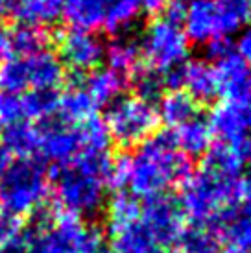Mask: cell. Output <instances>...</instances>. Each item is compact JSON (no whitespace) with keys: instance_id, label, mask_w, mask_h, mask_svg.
Listing matches in <instances>:
<instances>
[{"instance_id":"1","label":"cell","mask_w":251,"mask_h":253,"mask_svg":"<svg viewBox=\"0 0 251 253\" xmlns=\"http://www.w3.org/2000/svg\"><path fill=\"white\" fill-rule=\"evenodd\" d=\"M192 174V163L174 144L170 131L154 135L129 155L127 189L135 198H154L181 185Z\"/></svg>"},{"instance_id":"2","label":"cell","mask_w":251,"mask_h":253,"mask_svg":"<svg viewBox=\"0 0 251 253\" xmlns=\"http://www.w3.org/2000/svg\"><path fill=\"white\" fill-rule=\"evenodd\" d=\"M111 155L80 152L70 163L57 167L54 198L59 211L72 216L96 214L105 200Z\"/></svg>"},{"instance_id":"3","label":"cell","mask_w":251,"mask_h":253,"mask_svg":"<svg viewBox=\"0 0 251 253\" xmlns=\"http://www.w3.org/2000/svg\"><path fill=\"white\" fill-rule=\"evenodd\" d=\"M240 179H229L207 169L192 172L181 183L179 205L192 224L220 225L237 211Z\"/></svg>"},{"instance_id":"4","label":"cell","mask_w":251,"mask_h":253,"mask_svg":"<svg viewBox=\"0 0 251 253\" xmlns=\"http://www.w3.org/2000/svg\"><path fill=\"white\" fill-rule=\"evenodd\" d=\"M50 192V179L41 161L34 157H11L0 150V207L21 220L41 209Z\"/></svg>"},{"instance_id":"5","label":"cell","mask_w":251,"mask_h":253,"mask_svg":"<svg viewBox=\"0 0 251 253\" xmlns=\"http://www.w3.org/2000/svg\"><path fill=\"white\" fill-rule=\"evenodd\" d=\"M102 233L78 216L56 211L42 214L26 231L22 253H96Z\"/></svg>"},{"instance_id":"6","label":"cell","mask_w":251,"mask_h":253,"mask_svg":"<svg viewBox=\"0 0 251 253\" xmlns=\"http://www.w3.org/2000/svg\"><path fill=\"white\" fill-rule=\"evenodd\" d=\"M65 67L50 50L32 56H13L0 67V91L22 94L30 91H57Z\"/></svg>"},{"instance_id":"7","label":"cell","mask_w":251,"mask_h":253,"mask_svg":"<svg viewBox=\"0 0 251 253\" xmlns=\"http://www.w3.org/2000/svg\"><path fill=\"white\" fill-rule=\"evenodd\" d=\"M159 113L154 102L139 96H120L107 106L104 124L113 141L120 146H139L154 137L159 126Z\"/></svg>"},{"instance_id":"8","label":"cell","mask_w":251,"mask_h":253,"mask_svg":"<svg viewBox=\"0 0 251 253\" xmlns=\"http://www.w3.org/2000/svg\"><path fill=\"white\" fill-rule=\"evenodd\" d=\"M139 48L146 67L165 76L187 63L190 42L179 22L161 15L144 28Z\"/></svg>"},{"instance_id":"9","label":"cell","mask_w":251,"mask_h":253,"mask_svg":"<svg viewBox=\"0 0 251 253\" xmlns=\"http://www.w3.org/2000/svg\"><path fill=\"white\" fill-rule=\"evenodd\" d=\"M185 220L179 200L170 194L148 198L144 205H140V222L165 253L179 242L187 227Z\"/></svg>"},{"instance_id":"10","label":"cell","mask_w":251,"mask_h":253,"mask_svg":"<svg viewBox=\"0 0 251 253\" xmlns=\"http://www.w3.org/2000/svg\"><path fill=\"white\" fill-rule=\"evenodd\" d=\"M37 155H41L44 161L54 163L56 169L70 163L82 152L78 126H70L56 117L42 120L41 126H37Z\"/></svg>"},{"instance_id":"11","label":"cell","mask_w":251,"mask_h":253,"mask_svg":"<svg viewBox=\"0 0 251 253\" xmlns=\"http://www.w3.org/2000/svg\"><path fill=\"white\" fill-rule=\"evenodd\" d=\"M165 85L170 91L185 89L196 104H209L218 96V82L214 67L205 59H192L179 69L165 74Z\"/></svg>"},{"instance_id":"12","label":"cell","mask_w":251,"mask_h":253,"mask_svg":"<svg viewBox=\"0 0 251 253\" xmlns=\"http://www.w3.org/2000/svg\"><path fill=\"white\" fill-rule=\"evenodd\" d=\"M105 44L92 32L69 30L59 37V61L74 72H91L100 67Z\"/></svg>"},{"instance_id":"13","label":"cell","mask_w":251,"mask_h":253,"mask_svg":"<svg viewBox=\"0 0 251 253\" xmlns=\"http://www.w3.org/2000/svg\"><path fill=\"white\" fill-rule=\"evenodd\" d=\"M207 122L212 129V135L220 137L225 144H233L244 139L246 135H250L251 129L250 115L246 111L244 104L237 100L218 102L214 109L210 111Z\"/></svg>"},{"instance_id":"14","label":"cell","mask_w":251,"mask_h":253,"mask_svg":"<svg viewBox=\"0 0 251 253\" xmlns=\"http://www.w3.org/2000/svg\"><path fill=\"white\" fill-rule=\"evenodd\" d=\"M214 74L218 82V94L225 100L242 102L251 84V67L238 56L235 50L214 59Z\"/></svg>"},{"instance_id":"15","label":"cell","mask_w":251,"mask_h":253,"mask_svg":"<svg viewBox=\"0 0 251 253\" xmlns=\"http://www.w3.org/2000/svg\"><path fill=\"white\" fill-rule=\"evenodd\" d=\"M181 26L188 42L192 44L207 46L210 41L220 37L214 0H188Z\"/></svg>"},{"instance_id":"16","label":"cell","mask_w":251,"mask_h":253,"mask_svg":"<svg viewBox=\"0 0 251 253\" xmlns=\"http://www.w3.org/2000/svg\"><path fill=\"white\" fill-rule=\"evenodd\" d=\"M65 0H7L6 9L22 26H48L63 15Z\"/></svg>"},{"instance_id":"17","label":"cell","mask_w":251,"mask_h":253,"mask_svg":"<svg viewBox=\"0 0 251 253\" xmlns=\"http://www.w3.org/2000/svg\"><path fill=\"white\" fill-rule=\"evenodd\" d=\"M126 85H127V78L124 74L105 67V69H94L89 72L82 87L94 102V106L102 107L111 106L115 100H119L126 91Z\"/></svg>"},{"instance_id":"18","label":"cell","mask_w":251,"mask_h":253,"mask_svg":"<svg viewBox=\"0 0 251 253\" xmlns=\"http://www.w3.org/2000/svg\"><path fill=\"white\" fill-rule=\"evenodd\" d=\"M170 135H172L177 150L187 157L205 155L212 146V137H214L209 122L202 117H194L181 126L170 129Z\"/></svg>"},{"instance_id":"19","label":"cell","mask_w":251,"mask_h":253,"mask_svg":"<svg viewBox=\"0 0 251 253\" xmlns=\"http://www.w3.org/2000/svg\"><path fill=\"white\" fill-rule=\"evenodd\" d=\"M107 233L111 237L113 250L117 253H165L140 222V218Z\"/></svg>"},{"instance_id":"20","label":"cell","mask_w":251,"mask_h":253,"mask_svg":"<svg viewBox=\"0 0 251 253\" xmlns=\"http://www.w3.org/2000/svg\"><path fill=\"white\" fill-rule=\"evenodd\" d=\"M70 30L92 32L104 26L105 0H65L63 15Z\"/></svg>"},{"instance_id":"21","label":"cell","mask_w":251,"mask_h":253,"mask_svg":"<svg viewBox=\"0 0 251 253\" xmlns=\"http://www.w3.org/2000/svg\"><path fill=\"white\" fill-rule=\"evenodd\" d=\"M96 109L94 102L89 98V94L85 92L82 85H74L70 87L67 92L59 94L57 100V111L56 119L67 122L70 126H80L87 120L96 117Z\"/></svg>"},{"instance_id":"22","label":"cell","mask_w":251,"mask_h":253,"mask_svg":"<svg viewBox=\"0 0 251 253\" xmlns=\"http://www.w3.org/2000/svg\"><path fill=\"white\" fill-rule=\"evenodd\" d=\"M37 126L30 122H17L2 129L0 150L11 157H34L37 155Z\"/></svg>"},{"instance_id":"23","label":"cell","mask_w":251,"mask_h":253,"mask_svg":"<svg viewBox=\"0 0 251 253\" xmlns=\"http://www.w3.org/2000/svg\"><path fill=\"white\" fill-rule=\"evenodd\" d=\"M104 57L109 63V69L124 74L126 78L133 76L135 72L139 71L140 67V48L139 42L129 39V37L119 36L117 39H113L107 46H105Z\"/></svg>"},{"instance_id":"24","label":"cell","mask_w":251,"mask_h":253,"mask_svg":"<svg viewBox=\"0 0 251 253\" xmlns=\"http://www.w3.org/2000/svg\"><path fill=\"white\" fill-rule=\"evenodd\" d=\"M157 113H159V120H163L170 129H174L198 117V104L185 91L175 89L161 98Z\"/></svg>"},{"instance_id":"25","label":"cell","mask_w":251,"mask_h":253,"mask_svg":"<svg viewBox=\"0 0 251 253\" xmlns=\"http://www.w3.org/2000/svg\"><path fill=\"white\" fill-rule=\"evenodd\" d=\"M218 17V34L229 37L251 22V0H214Z\"/></svg>"},{"instance_id":"26","label":"cell","mask_w":251,"mask_h":253,"mask_svg":"<svg viewBox=\"0 0 251 253\" xmlns=\"http://www.w3.org/2000/svg\"><path fill=\"white\" fill-rule=\"evenodd\" d=\"M222 240V231L216 225L190 224L185 227L177 244L181 253H220Z\"/></svg>"},{"instance_id":"27","label":"cell","mask_w":251,"mask_h":253,"mask_svg":"<svg viewBox=\"0 0 251 253\" xmlns=\"http://www.w3.org/2000/svg\"><path fill=\"white\" fill-rule=\"evenodd\" d=\"M202 167L223 177H229V179H242V172L246 169L237 148L225 142L209 148V152L203 155Z\"/></svg>"},{"instance_id":"28","label":"cell","mask_w":251,"mask_h":253,"mask_svg":"<svg viewBox=\"0 0 251 253\" xmlns=\"http://www.w3.org/2000/svg\"><path fill=\"white\" fill-rule=\"evenodd\" d=\"M139 0H113L105 4L104 28L113 36H120L137 22L140 15Z\"/></svg>"},{"instance_id":"29","label":"cell","mask_w":251,"mask_h":253,"mask_svg":"<svg viewBox=\"0 0 251 253\" xmlns=\"http://www.w3.org/2000/svg\"><path fill=\"white\" fill-rule=\"evenodd\" d=\"M9 36H11L13 56H32L37 52L48 50L50 36L44 32V28L19 24L15 30H9Z\"/></svg>"},{"instance_id":"30","label":"cell","mask_w":251,"mask_h":253,"mask_svg":"<svg viewBox=\"0 0 251 253\" xmlns=\"http://www.w3.org/2000/svg\"><path fill=\"white\" fill-rule=\"evenodd\" d=\"M22 113L24 120H48L56 117L57 100L59 94L57 91H30L22 92Z\"/></svg>"},{"instance_id":"31","label":"cell","mask_w":251,"mask_h":253,"mask_svg":"<svg viewBox=\"0 0 251 253\" xmlns=\"http://www.w3.org/2000/svg\"><path fill=\"white\" fill-rule=\"evenodd\" d=\"M140 218V204L139 200L131 194L119 192L107 205V231L122 227L139 220Z\"/></svg>"},{"instance_id":"32","label":"cell","mask_w":251,"mask_h":253,"mask_svg":"<svg viewBox=\"0 0 251 253\" xmlns=\"http://www.w3.org/2000/svg\"><path fill=\"white\" fill-rule=\"evenodd\" d=\"M133 84H135V91H137L135 96L148 100V102H154V98L161 96L163 89H167L165 76L150 67H140L139 71L133 74Z\"/></svg>"},{"instance_id":"33","label":"cell","mask_w":251,"mask_h":253,"mask_svg":"<svg viewBox=\"0 0 251 253\" xmlns=\"http://www.w3.org/2000/svg\"><path fill=\"white\" fill-rule=\"evenodd\" d=\"M17 122H26L22 113L21 94L0 91V126L7 127Z\"/></svg>"},{"instance_id":"34","label":"cell","mask_w":251,"mask_h":253,"mask_svg":"<svg viewBox=\"0 0 251 253\" xmlns=\"http://www.w3.org/2000/svg\"><path fill=\"white\" fill-rule=\"evenodd\" d=\"M127 176H129V155L122 154L119 157H111L109 170H107V189H126Z\"/></svg>"},{"instance_id":"35","label":"cell","mask_w":251,"mask_h":253,"mask_svg":"<svg viewBox=\"0 0 251 253\" xmlns=\"http://www.w3.org/2000/svg\"><path fill=\"white\" fill-rule=\"evenodd\" d=\"M22 233V224L17 218H11L0 212V253L4 252L13 240H17Z\"/></svg>"},{"instance_id":"36","label":"cell","mask_w":251,"mask_h":253,"mask_svg":"<svg viewBox=\"0 0 251 253\" xmlns=\"http://www.w3.org/2000/svg\"><path fill=\"white\" fill-rule=\"evenodd\" d=\"M237 212L240 216L251 220V172L240 179V190H238V207Z\"/></svg>"},{"instance_id":"37","label":"cell","mask_w":251,"mask_h":253,"mask_svg":"<svg viewBox=\"0 0 251 253\" xmlns=\"http://www.w3.org/2000/svg\"><path fill=\"white\" fill-rule=\"evenodd\" d=\"M235 52L251 67V22L240 32L238 41H237V50H235Z\"/></svg>"},{"instance_id":"38","label":"cell","mask_w":251,"mask_h":253,"mask_svg":"<svg viewBox=\"0 0 251 253\" xmlns=\"http://www.w3.org/2000/svg\"><path fill=\"white\" fill-rule=\"evenodd\" d=\"M185 7H187V0H168L167 7L163 9V17H167L174 22H183V15H185Z\"/></svg>"},{"instance_id":"39","label":"cell","mask_w":251,"mask_h":253,"mask_svg":"<svg viewBox=\"0 0 251 253\" xmlns=\"http://www.w3.org/2000/svg\"><path fill=\"white\" fill-rule=\"evenodd\" d=\"M13 57V46H11V36L9 30L0 28V67Z\"/></svg>"},{"instance_id":"40","label":"cell","mask_w":251,"mask_h":253,"mask_svg":"<svg viewBox=\"0 0 251 253\" xmlns=\"http://www.w3.org/2000/svg\"><path fill=\"white\" fill-rule=\"evenodd\" d=\"M233 146L237 148L238 155L242 157L246 167H251V135H246L244 139L233 142Z\"/></svg>"},{"instance_id":"41","label":"cell","mask_w":251,"mask_h":253,"mask_svg":"<svg viewBox=\"0 0 251 253\" xmlns=\"http://www.w3.org/2000/svg\"><path fill=\"white\" fill-rule=\"evenodd\" d=\"M139 2H140V9L148 15L163 13V9L168 4V0H139Z\"/></svg>"},{"instance_id":"42","label":"cell","mask_w":251,"mask_h":253,"mask_svg":"<svg viewBox=\"0 0 251 253\" xmlns=\"http://www.w3.org/2000/svg\"><path fill=\"white\" fill-rule=\"evenodd\" d=\"M242 104H244L246 111H248V115H250V120H251V84H250V87H248V92H246Z\"/></svg>"},{"instance_id":"43","label":"cell","mask_w":251,"mask_h":253,"mask_svg":"<svg viewBox=\"0 0 251 253\" xmlns=\"http://www.w3.org/2000/svg\"><path fill=\"white\" fill-rule=\"evenodd\" d=\"M220 253H246V250H244V248L231 246V244H229V246L225 248V250H222V252H220Z\"/></svg>"},{"instance_id":"44","label":"cell","mask_w":251,"mask_h":253,"mask_svg":"<svg viewBox=\"0 0 251 253\" xmlns=\"http://www.w3.org/2000/svg\"><path fill=\"white\" fill-rule=\"evenodd\" d=\"M96 253H117V252H115L113 248H100Z\"/></svg>"},{"instance_id":"45","label":"cell","mask_w":251,"mask_h":253,"mask_svg":"<svg viewBox=\"0 0 251 253\" xmlns=\"http://www.w3.org/2000/svg\"><path fill=\"white\" fill-rule=\"evenodd\" d=\"M6 2L7 0H0V9H4V7H6Z\"/></svg>"},{"instance_id":"46","label":"cell","mask_w":251,"mask_h":253,"mask_svg":"<svg viewBox=\"0 0 251 253\" xmlns=\"http://www.w3.org/2000/svg\"><path fill=\"white\" fill-rule=\"evenodd\" d=\"M107 2H113V0H105V4H107Z\"/></svg>"},{"instance_id":"47","label":"cell","mask_w":251,"mask_h":253,"mask_svg":"<svg viewBox=\"0 0 251 253\" xmlns=\"http://www.w3.org/2000/svg\"><path fill=\"white\" fill-rule=\"evenodd\" d=\"M172 253H181V252H172Z\"/></svg>"}]
</instances>
